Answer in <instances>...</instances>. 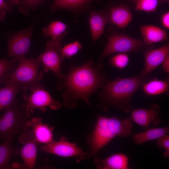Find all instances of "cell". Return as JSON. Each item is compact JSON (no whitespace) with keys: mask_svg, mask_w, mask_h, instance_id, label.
Returning a JSON list of instances; mask_svg holds the SVG:
<instances>
[{"mask_svg":"<svg viewBox=\"0 0 169 169\" xmlns=\"http://www.w3.org/2000/svg\"><path fill=\"white\" fill-rule=\"evenodd\" d=\"M102 68L91 60L81 65L70 68L68 74L64 75L57 85L58 90L62 91L65 107L73 108L79 100L90 105V96L102 87L106 80Z\"/></svg>","mask_w":169,"mask_h":169,"instance_id":"1","label":"cell"},{"mask_svg":"<svg viewBox=\"0 0 169 169\" xmlns=\"http://www.w3.org/2000/svg\"><path fill=\"white\" fill-rule=\"evenodd\" d=\"M149 79L141 72L131 77L106 79L101 87L98 106L104 111L107 107L113 106L126 112L131 111L133 109L131 104L133 95Z\"/></svg>","mask_w":169,"mask_h":169,"instance_id":"2","label":"cell"},{"mask_svg":"<svg viewBox=\"0 0 169 169\" xmlns=\"http://www.w3.org/2000/svg\"><path fill=\"white\" fill-rule=\"evenodd\" d=\"M133 129L130 118L98 115L94 128L88 140L89 157H96L99 151L116 136L126 138L131 136Z\"/></svg>","mask_w":169,"mask_h":169,"instance_id":"3","label":"cell"},{"mask_svg":"<svg viewBox=\"0 0 169 169\" xmlns=\"http://www.w3.org/2000/svg\"><path fill=\"white\" fill-rule=\"evenodd\" d=\"M16 68L2 77L0 83H11L18 85L24 90H31L41 85L39 83L44 72L40 69V62L37 59L24 58L19 60Z\"/></svg>","mask_w":169,"mask_h":169,"instance_id":"4","label":"cell"},{"mask_svg":"<svg viewBox=\"0 0 169 169\" xmlns=\"http://www.w3.org/2000/svg\"><path fill=\"white\" fill-rule=\"evenodd\" d=\"M30 117L24 105L16 100L0 116V139L4 141L27 131Z\"/></svg>","mask_w":169,"mask_h":169,"instance_id":"5","label":"cell"},{"mask_svg":"<svg viewBox=\"0 0 169 169\" xmlns=\"http://www.w3.org/2000/svg\"><path fill=\"white\" fill-rule=\"evenodd\" d=\"M142 40L137 39L126 34L114 33L108 37V41L100 58L98 64L102 65L103 59L114 53H129L151 49Z\"/></svg>","mask_w":169,"mask_h":169,"instance_id":"6","label":"cell"},{"mask_svg":"<svg viewBox=\"0 0 169 169\" xmlns=\"http://www.w3.org/2000/svg\"><path fill=\"white\" fill-rule=\"evenodd\" d=\"M61 42L50 40L46 44L44 52L36 58L40 62L45 72L49 70L52 71L59 80L64 76L61 68L65 59L61 54Z\"/></svg>","mask_w":169,"mask_h":169,"instance_id":"7","label":"cell"},{"mask_svg":"<svg viewBox=\"0 0 169 169\" xmlns=\"http://www.w3.org/2000/svg\"><path fill=\"white\" fill-rule=\"evenodd\" d=\"M31 91L32 93L30 95H23L25 102L23 105L29 116L35 109H38L44 112L47 107L53 110H58L60 108V103L54 100L42 85Z\"/></svg>","mask_w":169,"mask_h":169,"instance_id":"8","label":"cell"},{"mask_svg":"<svg viewBox=\"0 0 169 169\" xmlns=\"http://www.w3.org/2000/svg\"><path fill=\"white\" fill-rule=\"evenodd\" d=\"M40 148L44 152L64 157H74L79 162L89 157L88 154L84 152L75 143L68 141L64 137L59 141L54 140L44 145Z\"/></svg>","mask_w":169,"mask_h":169,"instance_id":"9","label":"cell"},{"mask_svg":"<svg viewBox=\"0 0 169 169\" xmlns=\"http://www.w3.org/2000/svg\"><path fill=\"white\" fill-rule=\"evenodd\" d=\"M33 26L32 25L14 34L8 42V56L17 62L29 52Z\"/></svg>","mask_w":169,"mask_h":169,"instance_id":"10","label":"cell"},{"mask_svg":"<svg viewBox=\"0 0 169 169\" xmlns=\"http://www.w3.org/2000/svg\"><path fill=\"white\" fill-rule=\"evenodd\" d=\"M19 141L23 145L19 149V155L22 158L23 164V169H33L35 168L37 153V146L38 145L35 141L31 130L20 134Z\"/></svg>","mask_w":169,"mask_h":169,"instance_id":"11","label":"cell"},{"mask_svg":"<svg viewBox=\"0 0 169 169\" xmlns=\"http://www.w3.org/2000/svg\"><path fill=\"white\" fill-rule=\"evenodd\" d=\"M131 111L130 119L131 121L146 130L151 125H157L161 121L159 116L161 108L158 104H153L149 109L136 108Z\"/></svg>","mask_w":169,"mask_h":169,"instance_id":"12","label":"cell"},{"mask_svg":"<svg viewBox=\"0 0 169 169\" xmlns=\"http://www.w3.org/2000/svg\"><path fill=\"white\" fill-rule=\"evenodd\" d=\"M144 67L141 73L146 75L156 69L169 55V44L156 49H149L144 51Z\"/></svg>","mask_w":169,"mask_h":169,"instance_id":"13","label":"cell"},{"mask_svg":"<svg viewBox=\"0 0 169 169\" xmlns=\"http://www.w3.org/2000/svg\"><path fill=\"white\" fill-rule=\"evenodd\" d=\"M28 124L38 145L47 144L54 141V127L43 123L41 118H30Z\"/></svg>","mask_w":169,"mask_h":169,"instance_id":"14","label":"cell"},{"mask_svg":"<svg viewBox=\"0 0 169 169\" xmlns=\"http://www.w3.org/2000/svg\"><path fill=\"white\" fill-rule=\"evenodd\" d=\"M89 15V23L94 43L103 34L106 25L110 24L109 15L108 11L103 10H91Z\"/></svg>","mask_w":169,"mask_h":169,"instance_id":"15","label":"cell"},{"mask_svg":"<svg viewBox=\"0 0 169 169\" xmlns=\"http://www.w3.org/2000/svg\"><path fill=\"white\" fill-rule=\"evenodd\" d=\"M129 159L125 154L117 153L105 159L95 157L94 161L99 169H129Z\"/></svg>","mask_w":169,"mask_h":169,"instance_id":"16","label":"cell"},{"mask_svg":"<svg viewBox=\"0 0 169 169\" xmlns=\"http://www.w3.org/2000/svg\"><path fill=\"white\" fill-rule=\"evenodd\" d=\"M107 11L110 24L117 28L122 29L125 28L132 20V13L128 7L125 5L113 6Z\"/></svg>","mask_w":169,"mask_h":169,"instance_id":"17","label":"cell"},{"mask_svg":"<svg viewBox=\"0 0 169 169\" xmlns=\"http://www.w3.org/2000/svg\"><path fill=\"white\" fill-rule=\"evenodd\" d=\"M143 41L147 45L166 41L168 36L165 31L162 28L153 25H143L140 26Z\"/></svg>","mask_w":169,"mask_h":169,"instance_id":"18","label":"cell"},{"mask_svg":"<svg viewBox=\"0 0 169 169\" xmlns=\"http://www.w3.org/2000/svg\"><path fill=\"white\" fill-rule=\"evenodd\" d=\"M13 138H8L0 144V169L12 168L10 162L13 157L19 155V149L13 145Z\"/></svg>","mask_w":169,"mask_h":169,"instance_id":"19","label":"cell"},{"mask_svg":"<svg viewBox=\"0 0 169 169\" xmlns=\"http://www.w3.org/2000/svg\"><path fill=\"white\" fill-rule=\"evenodd\" d=\"M169 131V127L148 128L144 131L133 135L132 139L136 144L139 145L158 139L167 134Z\"/></svg>","mask_w":169,"mask_h":169,"instance_id":"20","label":"cell"},{"mask_svg":"<svg viewBox=\"0 0 169 169\" xmlns=\"http://www.w3.org/2000/svg\"><path fill=\"white\" fill-rule=\"evenodd\" d=\"M24 90L20 86L15 84H6L0 88V111L12 104L16 99V96L20 91Z\"/></svg>","mask_w":169,"mask_h":169,"instance_id":"21","label":"cell"},{"mask_svg":"<svg viewBox=\"0 0 169 169\" xmlns=\"http://www.w3.org/2000/svg\"><path fill=\"white\" fill-rule=\"evenodd\" d=\"M94 0H55L50 8L51 11L64 8L72 11L84 9L88 7L91 3Z\"/></svg>","mask_w":169,"mask_h":169,"instance_id":"22","label":"cell"},{"mask_svg":"<svg viewBox=\"0 0 169 169\" xmlns=\"http://www.w3.org/2000/svg\"><path fill=\"white\" fill-rule=\"evenodd\" d=\"M67 26L60 21L51 22L47 27L43 28L42 33L45 37H49L50 40L61 42L62 40L67 34L66 30Z\"/></svg>","mask_w":169,"mask_h":169,"instance_id":"23","label":"cell"},{"mask_svg":"<svg viewBox=\"0 0 169 169\" xmlns=\"http://www.w3.org/2000/svg\"><path fill=\"white\" fill-rule=\"evenodd\" d=\"M141 87L143 92L147 95H159L169 90V80H161L155 78L144 83Z\"/></svg>","mask_w":169,"mask_h":169,"instance_id":"24","label":"cell"},{"mask_svg":"<svg viewBox=\"0 0 169 169\" xmlns=\"http://www.w3.org/2000/svg\"><path fill=\"white\" fill-rule=\"evenodd\" d=\"M13 6H18L19 11L26 17L28 16L31 10H35L45 0H7Z\"/></svg>","mask_w":169,"mask_h":169,"instance_id":"25","label":"cell"},{"mask_svg":"<svg viewBox=\"0 0 169 169\" xmlns=\"http://www.w3.org/2000/svg\"><path fill=\"white\" fill-rule=\"evenodd\" d=\"M135 10L146 12H155L159 5L158 0H137Z\"/></svg>","mask_w":169,"mask_h":169,"instance_id":"26","label":"cell"},{"mask_svg":"<svg viewBox=\"0 0 169 169\" xmlns=\"http://www.w3.org/2000/svg\"><path fill=\"white\" fill-rule=\"evenodd\" d=\"M109 62L111 66L121 69L128 65L129 58L126 54L118 53L110 58Z\"/></svg>","mask_w":169,"mask_h":169,"instance_id":"27","label":"cell"},{"mask_svg":"<svg viewBox=\"0 0 169 169\" xmlns=\"http://www.w3.org/2000/svg\"><path fill=\"white\" fill-rule=\"evenodd\" d=\"M82 45L79 42L75 41L64 46L61 50V54L64 58H69L75 54L82 48Z\"/></svg>","mask_w":169,"mask_h":169,"instance_id":"28","label":"cell"},{"mask_svg":"<svg viewBox=\"0 0 169 169\" xmlns=\"http://www.w3.org/2000/svg\"><path fill=\"white\" fill-rule=\"evenodd\" d=\"M16 62L14 59L8 60L4 58L0 60V80L4 74L13 70Z\"/></svg>","mask_w":169,"mask_h":169,"instance_id":"29","label":"cell"},{"mask_svg":"<svg viewBox=\"0 0 169 169\" xmlns=\"http://www.w3.org/2000/svg\"><path fill=\"white\" fill-rule=\"evenodd\" d=\"M157 146L162 148L165 150L163 153L164 156L167 158L169 157V136L167 134L164 135L157 139L156 142Z\"/></svg>","mask_w":169,"mask_h":169,"instance_id":"30","label":"cell"},{"mask_svg":"<svg viewBox=\"0 0 169 169\" xmlns=\"http://www.w3.org/2000/svg\"><path fill=\"white\" fill-rule=\"evenodd\" d=\"M13 6L7 3L4 0H0V20H3L5 15L8 13L13 11Z\"/></svg>","mask_w":169,"mask_h":169,"instance_id":"31","label":"cell"},{"mask_svg":"<svg viewBox=\"0 0 169 169\" xmlns=\"http://www.w3.org/2000/svg\"><path fill=\"white\" fill-rule=\"evenodd\" d=\"M161 23L166 29H169V12L167 11L163 13L161 17Z\"/></svg>","mask_w":169,"mask_h":169,"instance_id":"32","label":"cell"},{"mask_svg":"<svg viewBox=\"0 0 169 169\" xmlns=\"http://www.w3.org/2000/svg\"><path fill=\"white\" fill-rule=\"evenodd\" d=\"M163 70L166 73H169V55L166 57L161 64Z\"/></svg>","mask_w":169,"mask_h":169,"instance_id":"33","label":"cell"},{"mask_svg":"<svg viewBox=\"0 0 169 169\" xmlns=\"http://www.w3.org/2000/svg\"><path fill=\"white\" fill-rule=\"evenodd\" d=\"M169 0H158L159 5L161 4L168 2Z\"/></svg>","mask_w":169,"mask_h":169,"instance_id":"34","label":"cell"},{"mask_svg":"<svg viewBox=\"0 0 169 169\" xmlns=\"http://www.w3.org/2000/svg\"><path fill=\"white\" fill-rule=\"evenodd\" d=\"M132 1L134 2L135 3H136L137 0H131Z\"/></svg>","mask_w":169,"mask_h":169,"instance_id":"35","label":"cell"}]
</instances>
